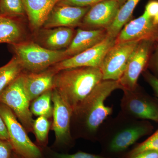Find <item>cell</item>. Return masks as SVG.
<instances>
[{
	"mask_svg": "<svg viewBox=\"0 0 158 158\" xmlns=\"http://www.w3.org/2000/svg\"><path fill=\"white\" fill-rule=\"evenodd\" d=\"M117 89H122L118 81L102 80L73 113L71 122H74L81 137L97 140L101 127L113 112V108L105 102Z\"/></svg>",
	"mask_w": 158,
	"mask_h": 158,
	"instance_id": "obj_1",
	"label": "cell"
},
{
	"mask_svg": "<svg viewBox=\"0 0 158 158\" xmlns=\"http://www.w3.org/2000/svg\"><path fill=\"white\" fill-rule=\"evenodd\" d=\"M152 129V126L147 120L130 118L120 112L116 117L103 123L97 140L104 145L110 154H118L151 133Z\"/></svg>",
	"mask_w": 158,
	"mask_h": 158,
	"instance_id": "obj_2",
	"label": "cell"
},
{
	"mask_svg": "<svg viewBox=\"0 0 158 158\" xmlns=\"http://www.w3.org/2000/svg\"><path fill=\"white\" fill-rule=\"evenodd\" d=\"M102 80L99 67L69 69L56 73L54 89L59 92L73 113Z\"/></svg>",
	"mask_w": 158,
	"mask_h": 158,
	"instance_id": "obj_3",
	"label": "cell"
},
{
	"mask_svg": "<svg viewBox=\"0 0 158 158\" xmlns=\"http://www.w3.org/2000/svg\"><path fill=\"white\" fill-rule=\"evenodd\" d=\"M11 45L23 69L30 72H40L65 59V49L52 50L31 41Z\"/></svg>",
	"mask_w": 158,
	"mask_h": 158,
	"instance_id": "obj_4",
	"label": "cell"
},
{
	"mask_svg": "<svg viewBox=\"0 0 158 158\" xmlns=\"http://www.w3.org/2000/svg\"><path fill=\"white\" fill-rule=\"evenodd\" d=\"M0 115L6 125L15 152L23 158H44L42 148L31 141L27 132L10 108L0 103Z\"/></svg>",
	"mask_w": 158,
	"mask_h": 158,
	"instance_id": "obj_5",
	"label": "cell"
},
{
	"mask_svg": "<svg viewBox=\"0 0 158 158\" xmlns=\"http://www.w3.org/2000/svg\"><path fill=\"white\" fill-rule=\"evenodd\" d=\"M23 73L0 94V103L10 108L27 132H33L34 120L25 91Z\"/></svg>",
	"mask_w": 158,
	"mask_h": 158,
	"instance_id": "obj_6",
	"label": "cell"
},
{
	"mask_svg": "<svg viewBox=\"0 0 158 158\" xmlns=\"http://www.w3.org/2000/svg\"><path fill=\"white\" fill-rule=\"evenodd\" d=\"M120 113L139 120L158 122V102L148 95L138 85L132 90H123Z\"/></svg>",
	"mask_w": 158,
	"mask_h": 158,
	"instance_id": "obj_7",
	"label": "cell"
},
{
	"mask_svg": "<svg viewBox=\"0 0 158 158\" xmlns=\"http://www.w3.org/2000/svg\"><path fill=\"white\" fill-rule=\"evenodd\" d=\"M155 41L145 40L138 43L131 55L122 76L118 80L122 90H134L138 86L139 76L149 62Z\"/></svg>",
	"mask_w": 158,
	"mask_h": 158,
	"instance_id": "obj_8",
	"label": "cell"
},
{
	"mask_svg": "<svg viewBox=\"0 0 158 158\" xmlns=\"http://www.w3.org/2000/svg\"><path fill=\"white\" fill-rule=\"evenodd\" d=\"M52 102L53 110L52 129L56 137L54 146H71L73 143L71 132L72 111L59 92L55 89L53 90Z\"/></svg>",
	"mask_w": 158,
	"mask_h": 158,
	"instance_id": "obj_9",
	"label": "cell"
},
{
	"mask_svg": "<svg viewBox=\"0 0 158 158\" xmlns=\"http://www.w3.org/2000/svg\"><path fill=\"white\" fill-rule=\"evenodd\" d=\"M140 41L115 44L108 51L99 67L103 80L118 81L120 79L129 59Z\"/></svg>",
	"mask_w": 158,
	"mask_h": 158,
	"instance_id": "obj_10",
	"label": "cell"
},
{
	"mask_svg": "<svg viewBox=\"0 0 158 158\" xmlns=\"http://www.w3.org/2000/svg\"><path fill=\"white\" fill-rule=\"evenodd\" d=\"M115 39L107 36L101 42L81 53L62 60L52 66L56 73L82 67H100L105 56L115 44Z\"/></svg>",
	"mask_w": 158,
	"mask_h": 158,
	"instance_id": "obj_11",
	"label": "cell"
},
{
	"mask_svg": "<svg viewBox=\"0 0 158 158\" xmlns=\"http://www.w3.org/2000/svg\"><path fill=\"white\" fill-rule=\"evenodd\" d=\"M127 0H104L90 7L81 25L87 30L106 29L117 16L118 11Z\"/></svg>",
	"mask_w": 158,
	"mask_h": 158,
	"instance_id": "obj_12",
	"label": "cell"
},
{
	"mask_svg": "<svg viewBox=\"0 0 158 158\" xmlns=\"http://www.w3.org/2000/svg\"><path fill=\"white\" fill-rule=\"evenodd\" d=\"M153 19L144 12L141 16L129 22L118 33L115 44L145 40L155 41L158 35V25L154 24Z\"/></svg>",
	"mask_w": 158,
	"mask_h": 158,
	"instance_id": "obj_13",
	"label": "cell"
},
{
	"mask_svg": "<svg viewBox=\"0 0 158 158\" xmlns=\"http://www.w3.org/2000/svg\"><path fill=\"white\" fill-rule=\"evenodd\" d=\"M91 7L67 6L58 3L54 7L42 27L44 29L58 27L73 28L80 26Z\"/></svg>",
	"mask_w": 158,
	"mask_h": 158,
	"instance_id": "obj_14",
	"label": "cell"
},
{
	"mask_svg": "<svg viewBox=\"0 0 158 158\" xmlns=\"http://www.w3.org/2000/svg\"><path fill=\"white\" fill-rule=\"evenodd\" d=\"M56 73L51 68L40 72L23 73L24 88L30 102L54 89V77Z\"/></svg>",
	"mask_w": 158,
	"mask_h": 158,
	"instance_id": "obj_15",
	"label": "cell"
},
{
	"mask_svg": "<svg viewBox=\"0 0 158 158\" xmlns=\"http://www.w3.org/2000/svg\"><path fill=\"white\" fill-rule=\"evenodd\" d=\"M107 37L106 29L77 30L70 45L64 50L65 59L81 53L99 43Z\"/></svg>",
	"mask_w": 158,
	"mask_h": 158,
	"instance_id": "obj_16",
	"label": "cell"
},
{
	"mask_svg": "<svg viewBox=\"0 0 158 158\" xmlns=\"http://www.w3.org/2000/svg\"><path fill=\"white\" fill-rule=\"evenodd\" d=\"M60 0H22L30 26L33 30L42 27Z\"/></svg>",
	"mask_w": 158,
	"mask_h": 158,
	"instance_id": "obj_17",
	"label": "cell"
},
{
	"mask_svg": "<svg viewBox=\"0 0 158 158\" xmlns=\"http://www.w3.org/2000/svg\"><path fill=\"white\" fill-rule=\"evenodd\" d=\"M44 31L42 42L44 47L54 51L67 48L75 34L73 28L67 27L45 29Z\"/></svg>",
	"mask_w": 158,
	"mask_h": 158,
	"instance_id": "obj_18",
	"label": "cell"
},
{
	"mask_svg": "<svg viewBox=\"0 0 158 158\" xmlns=\"http://www.w3.org/2000/svg\"><path fill=\"white\" fill-rule=\"evenodd\" d=\"M24 31L18 17L0 15V44L11 45L22 42Z\"/></svg>",
	"mask_w": 158,
	"mask_h": 158,
	"instance_id": "obj_19",
	"label": "cell"
},
{
	"mask_svg": "<svg viewBox=\"0 0 158 158\" xmlns=\"http://www.w3.org/2000/svg\"><path fill=\"white\" fill-rule=\"evenodd\" d=\"M140 0H127L118 11L113 22L106 29L107 36L116 38L121 29L132 16L133 11Z\"/></svg>",
	"mask_w": 158,
	"mask_h": 158,
	"instance_id": "obj_20",
	"label": "cell"
},
{
	"mask_svg": "<svg viewBox=\"0 0 158 158\" xmlns=\"http://www.w3.org/2000/svg\"><path fill=\"white\" fill-rule=\"evenodd\" d=\"M23 68L14 56L6 65L0 67V94L23 72Z\"/></svg>",
	"mask_w": 158,
	"mask_h": 158,
	"instance_id": "obj_21",
	"label": "cell"
},
{
	"mask_svg": "<svg viewBox=\"0 0 158 158\" xmlns=\"http://www.w3.org/2000/svg\"><path fill=\"white\" fill-rule=\"evenodd\" d=\"M53 90L42 94L32 101L30 107L32 114L38 116H44L50 118L52 116L53 106H52V95Z\"/></svg>",
	"mask_w": 158,
	"mask_h": 158,
	"instance_id": "obj_22",
	"label": "cell"
},
{
	"mask_svg": "<svg viewBox=\"0 0 158 158\" xmlns=\"http://www.w3.org/2000/svg\"><path fill=\"white\" fill-rule=\"evenodd\" d=\"M50 127L51 123L48 118L44 116H39L34 120L33 133L36 137L37 144L41 148L46 147Z\"/></svg>",
	"mask_w": 158,
	"mask_h": 158,
	"instance_id": "obj_23",
	"label": "cell"
},
{
	"mask_svg": "<svg viewBox=\"0 0 158 158\" xmlns=\"http://www.w3.org/2000/svg\"><path fill=\"white\" fill-rule=\"evenodd\" d=\"M0 12L2 15L16 17L26 13L22 0H0Z\"/></svg>",
	"mask_w": 158,
	"mask_h": 158,
	"instance_id": "obj_24",
	"label": "cell"
},
{
	"mask_svg": "<svg viewBox=\"0 0 158 158\" xmlns=\"http://www.w3.org/2000/svg\"><path fill=\"white\" fill-rule=\"evenodd\" d=\"M149 150L158 151V130L145 141L138 144L128 152L124 158H130L142 152Z\"/></svg>",
	"mask_w": 158,
	"mask_h": 158,
	"instance_id": "obj_25",
	"label": "cell"
},
{
	"mask_svg": "<svg viewBox=\"0 0 158 158\" xmlns=\"http://www.w3.org/2000/svg\"><path fill=\"white\" fill-rule=\"evenodd\" d=\"M51 155L52 158H110L106 156L93 154L81 151L72 154L54 152H52Z\"/></svg>",
	"mask_w": 158,
	"mask_h": 158,
	"instance_id": "obj_26",
	"label": "cell"
},
{
	"mask_svg": "<svg viewBox=\"0 0 158 158\" xmlns=\"http://www.w3.org/2000/svg\"><path fill=\"white\" fill-rule=\"evenodd\" d=\"M104 0H60L59 3L76 7H91Z\"/></svg>",
	"mask_w": 158,
	"mask_h": 158,
	"instance_id": "obj_27",
	"label": "cell"
},
{
	"mask_svg": "<svg viewBox=\"0 0 158 158\" xmlns=\"http://www.w3.org/2000/svg\"><path fill=\"white\" fill-rule=\"evenodd\" d=\"M13 147L9 140L0 139V158H12Z\"/></svg>",
	"mask_w": 158,
	"mask_h": 158,
	"instance_id": "obj_28",
	"label": "cell"
},
{
	"mask_svg": "<svg viewBox=\"0 0 158 158\" xmlns=\"http://www.w3.org/2000/svg\"><path fill=\"white\" fill-rule=\"evenodd\" d=\"M143 76L145 81L152 88L156 95L158 97V78L155 76L151 73L148 71L143 72Z\"/></svg>",
	"mask_w": 158,
	"mask_h": 158,
	"instance_id": "obj_29",
	"label": "cell"
},
{
	"mask_svg": "<svg viewBox=\"0 0 158 158\" xmlns=\"http://www.w3.org/2000/svg\"><path fill=\"white\" fill-rule=\"evenodd\" d=\"M144 12L149 17L153 19L158 14V0H150L145 6Z\"/></svg>",
	"mask_w": 158,
	"mask_h": 158,
	"instance_id": "obj_30",
	"label": "cell"
},
{
	"mask_svg": "<svg viewBox=\"0 0 158 158\" xmlns=\"http://www.w3.org/2000/svg\"><path fill=\"white\" fill-rule=\"evenodd\" d=\"M155 50L152 56H151L150 58V64L151 67L152 68L153 70L156 73L158 77V44H156L155 46H154ZM158 78V77H157Z\"/></svg>",
	"mask_w": 158,
	"mask_h": 158,
	"instance_id": "obj_31",
	"label": "cell"
},
{
	"mask_svg": "<svg viewBox=\"0 0 158 158\" xmlns=\"http://www.w3.org/2000/svg\"><path fill=\"white\" fill-rule=\"evenodd\" d=\"M130 158H158V151L152 150L144 151Z\"/></svg>",
	"mask_w": 158,
	"mask_h": 158,
	"instance_id": "obj_32",
	"label": "cell"
},
{
	"mask_svg": "<svg viewBox=\"0 0 158 158\" xmlns=\"http://www.w3.org/2000/svg\"><path fill=\"white\" fill-rule=\"evenodd\" d=\"M0 139L9 140V137L8 135L7 127L3 118L0 115Z\"/></svg>",
	"mask_w": 158,
	"mask_h": 158,
	"instance_id": "obj_33",
	"label": "cell"
},
{
	"mask_svg": "<svg viewBox=\"0 0 158 158\" xmlns=\"http://www.w3.org/2000/svg\"><path fill=\"white\" fill-rule=\"evenodd\" d=\"M153 21V23L155 25H158V14L157 15L156 17L154 18Z\"/></svg>",
	"mask_w": 158,
	"mask_h": 158,
	"instance_id": "obj_34",
	"label": "cell"
},
{
	"mask_svg": "<svg viewBox=\"0 0 158 158\" xmlns=\"http://www.w3.org/2000/svg\"><path fill=\"white\" fill-rule=\"evenodd\" d=\"M12 158H23L21 156H20L18 154H16V153L13 152V155H12Z\"/></svg>",
	"mask_w": 158,
	"mask_h": 158,
	"instance_id": "obj_35",
	"label": "cell"
},
{
	"mask_svg": "<svg viewBox=\"0 0 158 158\" xmlns=\"http://www.w3.org/2000/svg\"><path fill=\"white\" fill-rule=\"evenodd\" d=\"M155 42H156L158 44V35L157 36V37H156L155 40Z\"/></svg>",
	"mask_w": 158,
	"mask_h": 158,
	"instance_id": "obj_36",
	"label": "cell"
},
{
	"mask_svg": "<svg viewBox=\"0 0 158 158\" xmlns=\"http://www.w3.org/2000/svg\"><path fill=\"white\" fill-rule=\"evenodd\" d=\"M1 12H0V15H1Z\"/></svg>",
	"mask_w": 158,
	"mask_h": 158,
	"instance_id": "obj_37",
	"label": "cell"
}]
</instances>
